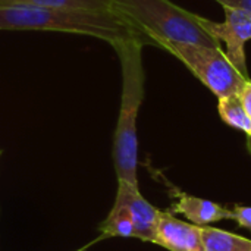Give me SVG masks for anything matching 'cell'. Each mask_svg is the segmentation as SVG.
<instances>
[{"label": "cell", "instance_id": "1", "mask_svg": "<svg viewBox=\"0 0 251 251\" xmlns=\"http://www.w3.org/2000/svg\"><path fill=\"white\" fill-rule=\"evenodd\" d=\"M0 29L59 31L90 35L115 46L126 40L151 44L128 19L118 12H84L34 4L0 6Z\"/></svg>", "mask_w": 251, "mask_h": 251}, {"label": "cell", "instance_id": "2", "mask_svg": "<svg viewBox=\"0 0 251 251\" xmlns=\"http://www.w3.org/2000/svg\"><path fill=\"white\" fill-rule=\"evenodd\" d=\"M112 47L119 57L122 71L121 109L113 137V165L118 181H124L129 185L138 187L137 118L144 100V44L138 40H126Z\"/></svg>", "mask_w": 251, "mask_h": 251}, {"label": "cell", "instance_id": "3", "mask_svg": "<svg viewBox=\"0 0 251 251\" xmlns=\"http://www.w3.org/2000/svg\"><path fill=\"white\" fill-rule=\"evenodd\" d=\"M115 12L128 19L153 46L160 40L222 47L199 24L197 13L171 0H112Z\"/></svg>", "mask_w": 251, "mask_h": 251}, {"label": "cell", "instance_id": "4", "mask_svg": "<svg viewBox=\"0 0 251 251\" xmlns=\"http://www.w3.org/2000/svg\"><path fill=\"white\" fill-rule=\"evenodd\" d=\"M157 47L181 60L218 99L238 94L249 81V78L232 65L222 47H207L169 40L157 41Z\"/></svg>", "mask_w": 251, "mask_h": 251}, {"label": "cell", "instance_id": "5", "mask_svg": "<svg viewBox=\"0 0 251 251\" xmlns=\"http://www.w3.org/2000/svg\"><path fill=\"white\" fill-rule=\"evenodd\" d=\"M224 22H215L197 15L200 26L216 41L225 44V53L232 65L249 78L246 44L251 40V12L237 7H224Z\"/></svg>", "mask_w": 251, "mask_h": 251}, {"label": "cell", "instance_id": "6", "mask_svg": "<svg viewBox=\"0 0 251 251\" xmlns=\"http://www.w3.org/2000/svg\"><path fill=\"white\" fill-rule=\"evenodd\" d=\"M116 199L121 200L134 222L135 226V238L146 243H156V231L160 219L162 210H157L151 206L141 194L138 187L129 185L124 181H118V193Z\"/></svg>", "mask_w": 251, "mask_h": 251}, {"label": "cell", "instance_id": "7", "mask_svg": "<svg viewBox=\"0 0 251 251\" xmlns=\"http://www.w3.org/2000/svg\"><path fill=\"white\" fill-rule=\"evenodd\" d=\"M154 244L169 251H203V226L182 222L172 213L162 212Z\"/></svg>", "mask_w": 251, "mask_h": 251}, {"label": "cell", "instance_id": "8", "mask_svg": "<svg viewBox=\"0 0 251 251\" xmlns=\"http://www.w3.org/2000/svg\"><path fill=\"white\" fill-rule=\"evenodd\" d=\"M169 194L175 200L169 207V213L184 215L191 224L199 226H206L209 224L221 222L224 219H229V209L224 207L210 200H204L200 197L188 196L187 193L179 191L178 188H169Z\"/></svg>", "mask_w": 251, "mask_h": 251}, {"label": "cell", "instance_id": "9", "mask_svg": "<svg viewBox=\"0 0 251 251\" xmlns=\"http://www.w3.org/2000/svg\"><path fill=\"white\" fill-rule=\"evenodd\" d=\"M203 251H251V240L206 225L203 226Z\"/></svg>", "mask_w": 251, "mask_h": 251}, {"label": "cell", "instance_id": "10", "mask_svg": "<svg viewBox=\"0 0 251 251\" xmlns=\"http://www.w3.org/2000/svg\"><path fill=\"white\" fill-rule=\"evenodd\" d=\"M4 4H34L84 12H115L112 0H0V6Z\"/></svg>", "mask_w": 251, "mask_h": 251}, {"label": "cell", "instance_id": "11", "mask_svg": "<svg viewBox=\"0 0 251 251\" xmlns=\"http://www.w3.org/2000/svg\"><path fill=\"white\" fill-rule=\"evenodd\" d=\"M100 232L103 237H125L135 238V226L126 206L121 200H115V204L100 225Z\"/></svg>", "mask_w": 251, "mask_h": 251}, {"label": "cell", "instance_id": "12", "mask_svg": "<svg viewBox=\"0 0 251 251\" xmlns=\"http://www.w3.org/2000/svg\"><path fill=\"white\" fill-rule=\"evenodd\" d=\"M218 112L222 121L240 131L249 134L251 129V119L249 118L238 94H229L218 99Z\"/></svg>", "mask_w": 251, "mask_h": 251}, {"label": "cell", "instance_id": "13", "mask_svg": "<svg viewBox=\"0 0 251 251\" xmlns=\"http://www.w3.org/2000/svg\"><path fill=\"white\" fill-rule=\"evenodd\" d=\"M229 219L235 221L241 228L249 229L251 232V207L235 204L234 209L229 210Z\"/></svg>", "mask_w": 251, "mask_h": 251}, {"label": "cell", "instance_id": "14", "mask_svg": "<svg viewBox=\"0 0 251 251\" xmlns=\"http://www.w3.org/2000/svg\"><path fill=\"white\" fill-rule=\"evenodd\" d=\"M238 96H240V100H241V103H243V106H244V109H246V112H247L249 118L251 119V81L250 79L243 85V88L240 90Z\"/></svg>", "mask_w": 251, "mask_h": 251}, {"label": "cell", "instance_id": "15", "mask_svg": "<svg viewBox=\"0 0 251 251\" xmlns=\"http://www.w3.org/2000/svg\"><path fill=\"white\" fill-rule=\"evenodd\" d=\"M224 7H237V9H246L251 12V0H215Z\"/></svg>", "mask_w": 251, "mask_h": 251}, {"label": "cell", "instance_id": "16", "mask_svg": "<svg viewBox=\"0 0 251 251\" xmlns=\"http://www.w3.org/2000/svg\"><path fill=\"white\" fill-rule=\"evenodd\" d=\"M247 147H249V151L251 153V129L250 132L247 134Z\"/></svg>", "mask_w": 251, "mask_h": 251}, {"label": "cell", "instance_id": "17", "mask_svg": "<svg viewBox=\"0 0 251 251\" xmlns=\"http://www.w3.org/2000/svg\"><path fill=\"white\" fill-rule=\"evenodd\" d=\"M0 154H1V151H0Z\"/></svg>", "mask_w": 251, "mask_h": 251}]
</instances>
